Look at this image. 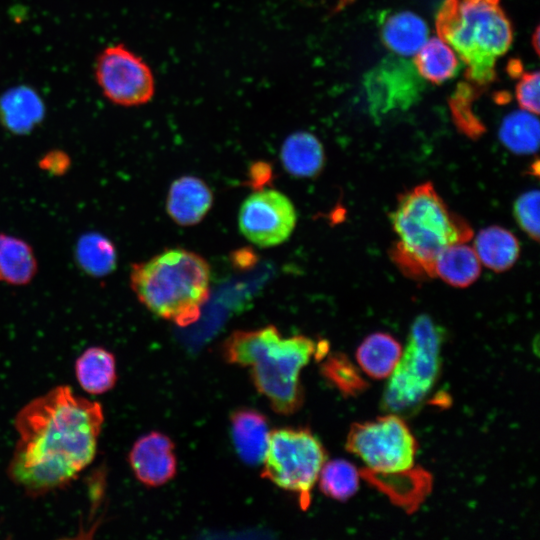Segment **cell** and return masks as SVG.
Segmentation results:
<instances>
[{
	"instance_id": "6da1fadb",
	"label": "cell",
	"mask_w": 540,
	"mask_h": 540,
	"mask_svg": "<svg viewBox=\"0 0 540 540\" xmlns=\"http://www.w3.org/2000/svg\"><path fill=\"white\" fill-rule=\"evenodd\" d=\"M104 422L102 406L57 386L16 415L18 441L7 474L31 497L63 488L94 460Z\"/></svg>"
},
{
	"instance_id": "7a4b0ae2",
	"label": "cell",
	"mask_w": 540,
	"mask_h": 540,
	"mask_svg": "<svg viewBox=\"0 0 540 540\" xmlns=\"http://www.w3.org/2000/svg\"><path fill=\"white\" fill-rule=\"evenodd\" d=\"M327 350L326 341L315 342L304 335L282 337L273 325L236 330L222 344L226 362L248 367L258 392L282 415L293 414L301 407V371L312 358L320 359Z\"/></svg>"
},
{
	"instance_id": "3957f363",
	"label": "cell",
	"mask_w": 540,
	"mask_h": 540,
	"mask_svg": "<svg viewBox=\"0 0 540 540\" xmlns=\"http://www.w3.org/2000/svg\"><path fill=\"white\" fill-rule=\"evenodd\" d=\"M390 222L397 238L391 258L413 279L434 277L438 254L452 244L467 243L473 235L468 222L448 208L431 182L399 195Z\"/></svg>"
},
{
	"instance_id": "277c9868",
	"label": "cell",
	"mask_w": 540,
	"mask_h": 540,
	"mask_svg": "<svg viewBox=\"0 0 540 540\" xmlns=\"http://www.w3.org/2000/svg\"><path fill=\"white\" fill-rule=\"evenodd\" d=\"M211 271L197 253L173 248L132 265L130 284L156 316L179 326L198 320L210 296Z\"/></svg>"
},
{
	"instance_id": "5b68a950",
	"label": "cell",
	"mask_w": 540,
	"mask_h": 540,
	"mask_svg": "<svg viewBox=\"0 0 540 540\" xmlns=\"http://www.w3.org/2000/svg\"><path fill=\"white\" fill-rule=\"evenodd\" d=\"M436 28L466 65L475 84L495 79L498 57L510 48L513 31L500 0H445L436 16Z\"/></svg>"
},
{
	"instance_id": "8992f818",
	"label": "cell",
	"mask_w": 540,
	"mask_h": 540,
	"mask_svg": "<svg viewBox=\"0 0 540 540\" xmlns=\"http://www.w3.org/2000/svg\"><path fill=\"white\" fill-rule=\"evenodd\" d=\"M444 330L428 315L413 321L408 341L388 377L382 407L398 414L418 406L436 383L441 365Z\"/></svg>"
},
{
	"instance_id": "52a82bcc",
	"label": "cell",
	"mask_w": 540,
	"mask_h": 540,
	"mask_svg": "<svg viewBox=\"0 0 540 540\" xmlns=\"http://www.w3.org/2000/svg\"><path fill=\"white\" fill-rule=\"evenodd\" d=\"M326 458L322 443L308 429H275L262 462V477L296 494L301 508L306 509Z\"/></svg>"
},
{
	"instance_id": "ba28073f",
	"label": "cell",
	"mask_w": 540,
	"mask_h": 540,
	"mask_svg": "<svg viewBox=\"0 0 540 540\" xmlns=\"http://www.w3.org/2000/svg\"><path fill=\"white\" fill-rule=\"evenodd\" d=\"M346 449L375 472L397 474L413 467L417 442L406 423L391 413L374 421L353 424Z\"/></svg>"
},
{
	"instance_id": "9c48e42d",
	"label": "cell",
	"mask_w": 540,
	"mask_h": 540,
	"mask_svg": "<svg viewBox=\"0 0 540 540\" xmlns=\"http://www.w3.org/2000/svg\"><path fill=\"white\" fill-rule=\"evenodd\" d=\"M95 74L104 95L121 106L145 104L155 92L150 67L122 44L102 51L96 62Z\"/></svg>"
},
{
	"instance_id": "30bf717a",
	"label": "cell",
	"mask_w": 540,
	"mask_h": 540,
	"mask_svg": "<svg viewBox=\"0 0 540 540\" xmlns=\"http://www.w3.org/2000/svg\"><path fill=\"white\" fill-rule=\"evenodd\" d=\"M296 222L294 204L285 194L274 189L259 190L249 195L243 201L238 215L242 235L262 248L285 242L292 234Z\"/></svg>"
},
{
	"instance_id": "8fae6325",
	"label": "cell",
	"mask_w": 540,
	"mask_h": 540,
	"mask_svg": "<svg viewBox=\"0 0 540 540\" xmlns=\"http://www.w3.org/2000/svg\"><path fill=\"white\" fill-rule=\"evenodd\" d=\"M364 88L371 114L380 118L417 101L422 80L413 63L389 57L366 75Z\"/></svg>"
},
{
	"instance_id": "7c38bea8",
	"label": "cell",
	"mask_w": 540,
	"mask_h": 540,
	"mask_svg": "<svg viewBox=\"0 0 540 540\" xmlns=\"http://www.w3.org/2000/svg\"><path fill=\"white\" fill-rule=\"evenodd\" d=\"M128 461L135 477L149 487L166 484L177 471L174 443L168 436L156 431L135 441Z\"/></svg>"
},
{
	"instance_id": "4fadbf2b",
	"label": "cell",
	"mask_w": 540,
	"mask_h": 540,
	"mask_svg": "<svg viewBox=\"0 0 540 540\" xmlns=\"http://www.w3.org/2000/svg\"><path fill=\"white\" fill-rule=\"evenodd\" d=\"M210 187L195 176H182L174 180L166 199V211L181 226L198 224L212 207Z\"/></svg>"
},
{
	"instance_id": "5bb4252c",
	"label": "cell",
	"mask_w": 540,
	"mask_h": 540,
	"mask_svg": "<svg viewBox=\"0 0 540 540\" xmlns=\"http://www.w3.org/2000/svg\"><path fill=\"white\" fill-rule=\"evenodd\" d=\"M231 435L238 456L248 465L262 464L270 437L267 418L251 408L231 415Z\"/></svg>"
},
{
	"instance_id": "9a60e30c",
	"label": "cell",
	"mask_w": 540,
	"mask_h": 540,
	"mask_svg": "<svg viewBox=\"0 0 540 540\" xmlns=\"http://www.w3.org/2000/svg\"><path fill=\"white\" fill-rule=\"evenodd\" d=\"M280 159L284 169L298 178H312L324 166V149L319 139L310 132L297 131L283 142Z\"/></svg>"
},
{
	"instance_id": "2e32d148",
	"label": "cell",
	"mask_w": 540,
	"mask_h": 540,
	"mask_svg": "<svg viewBox=\"0 0 540 540\" xmlns=\"http://www.w3.org/2000/svg\"><path fill=\"white\" fill-rule=\"evenodd\" d=\"M43 115L41 99L28 87L11 89L0 98V120L10 132H30L42 120Z\"/></svg>"
},
{
	"instance_id": "e0dca14e",
	"label": "cell",
	"mask_w": 540,
	"mask_h": 540,
	"mask_svg": "<svg viewBox=\"0 0 540 540\" xmlns=\"http://www.w3.org/2000/svg\"><path fill=\"white\" fill-rule=\"evenodd\" d=\"M381 37L392 52L399 56H411L428 40V27L415 13L401 11L386 19L382 25Z\"/></svg>"
},
{
	"instance_id": "ac0fdd59",
	"label": "cell",
	"mask_w": 540,
	"mask_h": 540,
	"mask_svg": "<svg viewBox=\"0 0 540 540\" xmlns=\"http://www.w3.org/2000/svg\"><path fill=\"white\" fill-rule=\"evenodd\" d=\"M75 375L79 385L87 393H106L117 381L115 357L103 347H89L77 358Z\"/></svg>"
},
{
	"instance_id": "d6986e66",
	"label": "cell",
	"mask_w": 540,
	"mask_h": 540,
	"mask_svg": "<svg viewBox=\"0 0 540 540\" xmlns=\"http://www.w3.org/2000/svg\"><path fill=\"white\" fill-rule=\"evenodd\" d=\"M401 354L402 346L393 336L376 332L359 345L356 360L366 375L379 380L390 376Z\"/></svg>"
},
{
	"instance_id": "ffe728a7",
	"label": "cell",
	"mask_w": 540,
	"mask_h": 540,
	"mask_svg": "<svg viewBox=\"0 0 540 540\" xmlns=\"http://www.w3.org/2000/svg\"><path fill=\"white\" fill-rule=\"evenodd\" d=\"M474 250L481 264L495 272H503L517 261L520 245L510 231L490 226L479 231L474 241Z\"/></svg>"
},
{
	"instance_id": "44dd1931",
	"label": "cell",
	"mask_w": 540,
	"mask_h": 540,
	"mask_svg": "<svg viewBox=\"0 0 540 540\" xmlns=\"http://www.w3.org/2000/svg\"><path fill=\"white\" fill-rule=\"evenodd\" d=\"M481 273V263L471 246L455 243L443 249L434 264V274L445 283L458 288L473 284Z\"/></svg>"
},
{
	"instance_id": "7402d4cb",
	"label": "cell",
	"mask_w": 540,
	"mask_h": 540,
	"mask_svg": "<svg viewBox=\"0 0 540 540\" xmlns=\"http://www.w3.org/2000/svg\"><path fill=\"white\" fill-rule=\"evenodd\" d=\"M37 272L33 249L24 240L0 234V282L21 286L28 284Z\"/></svg>"
},
{
	"instance_id": "603a6c76",
	"label": "cell",
	"mask_w": 540,
	"mask_h": 540,
	"mask_svg": "<svg viewBox=\"0 0 540 540\" xmlns=\"http://www.w3.org/2000/svg\"><path fill=\"white\" fill-rule=\"evenodd\" d=\"M421 78L440 84L456 73L459 61L455 51L441 38H431L415 54L413 62Z\"/></svg>"
},
{
	"instance_id": "cb8c5ba5",
	"label": "cell",
	"mask_w": 540,
	"mask_h": 540,
	"mask_svg": "<svg viewBox=\"0 0 540 540\" xmlns=\"http://www.w3.org/2000/svg\"><path fill=\"white\" fill-rule=\"evenodd\" d=\"M78 266L88 275L104 277L116 268L117 253L114 244L104 235L88 232L76 244Z\"/></svg>"
},
{
	"instance_id": "d4e9b609",
	"label": "cell",
	"mask_w": 540,
	"mask_h": 540,
	"mask_svg": "<svg viewBox=\"0 0 540 540\" xmlns=\"http://www.w3.org/2000/svg\"><path fill=\"white\" fill-rule=\"evenodd\" d=\"M501 142L517 154H532L539 144V121L536 114L526 110L514 111L502 121Z\"/></svg>"
},
{
	"instance_id": "484cf974",
	"label": "cell",
	"mask_w": 540,
	"mask_h": 540,
	"mask_svg": "<svg viewBox=\"0 0 540 540\" xmlns=\"http://www.w3.org/2000/svg\"><path fill=\"white\" fill-rule=\"evenodd\" d=\"M317 481L323 494L338 501L351 498L359 488L356 467L340 459L325 462Z\"/></svg>"
},
{
	"instance_id": "4316f807",
	"label": "cell",
	"mask_w": 540,
	"mask_h": 540,
	"mask_svg": "<svg viewBox=\"0 0 540 540\" xmlns=\"http://www.w3.org/2000/svg\"><path fill=\"white\" fill-rule=\"evenodd\" d=\"M517 224L533 240L539 239V191L530 190L520 195L513 206Z\"/></svg>"
},
{
	"instance_id": "83f0119b",
	"label": "cell",
	"mask_w": 540,
	"mask_h": 540,
	"mask_svg": "<svg viewBox=\"0 0 540 540\" xmlns=\"http://www.w3.org/2000/svg\"><path fill=\"white\" fill-rule=\"evenodd\" d=\"M324 376L340 390L352 393L363 387L355 368L341 355H331L322 366Z\"/></svg>"
},
{
	"instance_id": "f1b7e54d",
	"label": "cell",
	"mask_w": 540,
	"mask_h": 540,
	"mask_svg": "<svg viewBox=\"0 0 540 540\" xmlns=\"http://www.w3.org/2000/svg\"><path fill=\"white\" fill-rule=\"evenodd\" d=\"M539 72H524L516 85V99L523 110L539 112Z\"/></svg>"
},
{
	"instance_id": "f546056e",
	"label": "cell",
	"mask_w": 540,
	"mask_h": 540,
	"mask_svg": "<svg viewBox=\"0 0 540 540\" xmlns=\"http://www.w3.org/2000/svg\"><path fill=\"white\" fill-rule=\"evenodd\" d=\"M42 168L52 174L65 172L69 165V158L61 151H51L40 162Z\"/></svg>"
},
{
	"instance_id": "4dcf8cb0",
	"label": "cell",
	"mask_w": 540,
	"mask_h": 540,
	"mask_svg": "<svg viewBox=\"0 0 540 540\" xmlns=\"http://www.w3.org/2000/svg\"><path fill=\"white\" fill-rule=\"evenodd\" d=\"M533 41L532 44L535 48L536 53L539 52V28L537 27L534 34H533Z\"/></svg>"
}]
</instances>
